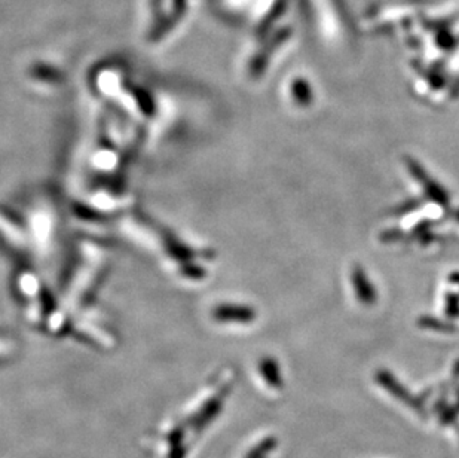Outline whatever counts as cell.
I'll return each instance as SVG.
<instances>
[{
  "instance_id": "1",
  "label": "cell",
  "mask_w": 459,
  "mask_h": 458,
  "mask_svg": "<svg viewBox=\"0 0 459 458\" xmlns=\"http://www.w3.org/2000/svg\"><path fill=\"white\" fill-rule=\"evenodd\" d=\"M408 167H409V171L412 173V176L420 183L422 188H424L427 196L434 201V203L440 204V206H443V207H448L449 204V195L448 192L438 185V183H435L427 173L425 170L422 169L419 164L413 159H408Z\"/></svg>"
},
{
  "instance_id": "2",
  "label": "cell",
  "mask_w": 459,
  "mask_h": 458,
  "mask_svg": "<svg viewBox=\"0 0 459 458\" xmlns=\"http://www.w3.org/2000/svg\"><path fill=\"white\" fill-rule=\"evenodd\" d=\"M351 282L355 290V295L358 298V301L364 305H373L376 302V290L373 287V284L370 283L369 277L365 276V272L363 271V268L355 267L351 272Z\"/></svg>"
},
{
  "instance_id": "3",
  "label": "cell",
  "mask_w": 459,
  "mask_h": 458,
  "mask_svg": "<svg viewBox=\"0 0 459 458\" xmlns=\"http://www.w3.org/2000/svg\"><path fill=\"white\" fill-rule=\"evenodd\" d=\"M378 381L380 382V386L383 389H387L390 393H393L397 399L403 400L405 403H408L409 407H412V409H416V411H420L422 409V405L420 403L410 396V393L401 386V384H398L395 381V378L393 375H390L388 372H385V371H380L378 374Z\"/></svg>"
},
{
  "instance_id": "4",
  "label": "cell",
  "mask_w": 459,
  "mask_h": 458,
  "mask_svg": "<svg viewBox=\"0 0 459 458\" xmlns=\"http://www.w3.org/2000/svg\"><path fill=\"white\" fill-rule=\"evenodd\" d=\"M420 324L427 327V329H435V331H440V332H449L452 331V326H448L442 322H438V320H434L431 317H424V319H420Z\"/></svg>"
},
{
  "instance_id": "5",
  "label": "cell",
  "mask_w": 459,
  "mask_h": 458,
  "mask_svg": "<svg viewBox=\"0 0 459 458\" xmlns=\"http://www.w3.org/2000/svg\"><path fill=\"white\" fill-rule=\"evenodd\" d=\"M446 313L452 317L459 316V298L453 293L448 295V301H446Z\"/></svg>"
},
{
  "instance_id": "6",
  "label": "cell",
  "mask_w": 459,
  "mask_h": 458,
  "mask_svg": "<svg viewBox=\"0 0 459 458\" xmlns=\"http://www.w3.org/2000/svg\"><path fill=\"white\" fill-rule=\"evenodd\" d=\"M419 199H410V201H408V203L405 204V206H401V207H398L397 210H395V213H398V214H401V213H409V211H413V210H416L418 207H419Z\"/></svg>"
},
{
  "instance_id": "7",
  "label": "cell",
  "mask_w": 459,
  "mask_h": 458,
  "mask_svg": "<svg viewBox=\"0 0 459 458\" xmlns=\"http://www.w3.org/2000/svg\"><path fill=\"white\" fill-rule=\"evenodd\" d=\"M455 219H456V221H458V222H459V210H458V211H456V214H455Z\"/></svg>"
}]
</instances>
